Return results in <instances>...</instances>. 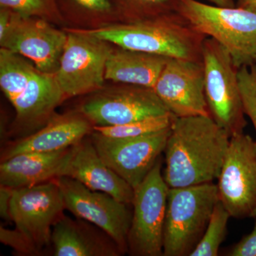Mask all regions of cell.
<instances>
[{
    "label": "cell",
    "mask_w": 256,
    "mask_h": 256,
    "mask_svg": "<svg viewBox=\"0 0 256 256\" xmlns=\"http://www.w3.org/2000/svg\"><path fill=\"white\" fill-rule=\"evenodd\" d=\"M12 191L13 188L0 185V216L6 222H12L10 212Z\"/></svg>",
    "instance_id": "cell-30"
},
{
    "label": "cell",
    "mask_w": 256,
    "mask_h": 256,
    "mask_svg": "<svg viewBox=\"0 0 256 256\" xmlns=\"http://www.w3.org/2000/svg\"><path fill=\"white\" fill-rule=\"evenodd\" d=\"M63 195L66 210L76 218L96 226L128 252V236L132 212L127 204L105 192L94 191L68 176L56 178Z\"/></svg>",
    "instance_id": "cell-10"
},
{
    "label": "cell",
    "mask_w": 256,
    "mask_h": 256,
    "mask_svg": "<svg viewBox=\"0 0 256 256\" xmlns=\"http://www.w3.org/2000/svg\"><path fill=\"white\" fill-rule=\"evenodd\" d=\"M220 201L214 182L170 188L163 235V256H190Z\"/></svg>",
    "instance_id": "cell-3"
},
{
    "label": "cell",
    "mask_w": 256,
    "mask_h": 256,
    "mask_svg": "<svg viewBox=\"0 0 256 256\" xmlns=\"http://www.w3.org/2000/svg\"><path fill=\"white\" fill-rule=\"evenodd\" d=\"M66 210L63 195L56 180L30 188H13L12 220L38 254L52 246L54 225Z\"/></svg>",
    "instance_id": "cell-8"
},
{
    "label": "cell",
    "mask_w": 256,
    "mask_h": 256,
    "mask_svg": "<svg viewBox=\"0 0 256 256\" xmlns=\"http://www.w3.org/2000/svg\"><path fill=\"white\" fill-rule=\"evenodd\" d=\"M64 98L55 74L37 70L24 92L11 102L16 110L18 124L28 128L47 124Z\"/></svg>",
    "instance_id": "cell-19"
},
{
    "label": "cell",
    "mask_w": 256,
    "mask_h": 256,
    "mask_svg": "<svg viewBox=\"0 0 256 256\" xmlns=\"http://www.w3.org/2000/svg\"><path fill=\"white\" fill-rule=\"evenodd\" d=\"M171 126L159 132L128 140H114L92 133V140L106 164L133 188L150 172L164 152Z\"/></svg>",
    "instance_id": "cell-11"
},
{
    "label": "cell",
    "mask_w": 256,
    "mask_h": 256,
    "mask_svg": "<svg viewBox=\"0 0 256 256\" xmlns=\"http://www.w3.org/2000/svg\"><path fill=\"white\" fill-rule=\"evenodd\" d=\"M12 12L9 10L1 8L0 11V40L4 36L11 22Z\"/></svg>",
    "instance_id": "cell-31"
},
{
    "label": "cell",
    "mask_w": 256,
    "mask_h": 256,
    "mask_svg": "<svg viewBox=\"0 0 256 256\" xmlns=\"http://www.w3.org/2000/svg\"><path fill=\"white\" fill-rule=\"evenodd\" d=\"M174 116L172 114L148 118L130 124L112 126H94L92 130L101 136L114 140H128L142 137L170 128Z\"/></svg>",
    "instance_id": "cell-22"
},
{
    "label": "cell",
    "mask_w": 256,
    "mask_h": 256,
    "mask_svg": "<svg viewBox=\"0 0 256 256\" xmlns=\"http://www.w3.org/2000/svg\"><path fill=\"white\" fill-rule=\"evenodd\" d=\"M92 130V122L80 112L52 116L36 132L6 146L2 162L22 153L53 152L72 148L86 138Z\"/></svg>",
    "instance_id": "cell-16"
},
{
    "label": "cell",
    "mask_w": 256,
    "mask_h": 256,
    "mask_svg": "<svg viewBox=\"0 0 256 256\" xmlns=\"http://www.w3.org/2000/svg\"><path fill=\"white\" fill-rule=\"evenodd\" d=\"M80 112L94 126H118L170 114L152 88L136 85L97 94L82 104Z\"/></svg>",
    "instance_id": "cell-12"
},
{
    "label": "cell",
    "mask_w": 256,
    "mask_h": 256,
    "mask_svg": "<svg viewBox=\"0 0 256 256\" xmlns=\"http://www.w3.org/2000/svg\"><path fill=\"white\" fill-rule=\"evenodd\" d=\"M86 220L63 215L52 229L55 256H119L124 254L105 232L96 230Z\"/></svg>",
    "instance_id": "cell-17"
},
{
    "label": "cell",
    "mask_w": 256,
    "mask_h": 256,
    "mask_svg": "<svg viewBox=\"0 0 256 256\" xmlns=\"http://www.w3.org/2000/svg\"><path fill=\"white\" fill-rule=\"evenodd\" d=\"M112 50L106 42L84 30H72L56 78L66 97L97 90L104 84L106 66Z\"/></svg>",
    "instance_id": "cell-9"
},
{
    "label": "cell",
    "mask_w": 256,
    "mask_h": 256,
    "mask_svg": "<svg viewBox=\"0 0 256 256\" xmlns=\"http://www.w3.org/2000/svg\"><path fill=\"white\" fill-rule=\"evenodd\" d=\"M73 146L53 152H26L2 162L0 185L30 188L60 178Z\"/></svg>",
    "instance_id": "cell-18"
},
{
    "label": "cell",
    "mask_w": 256,
    "mask_h": 256,
    "mask_svg": "<svg viewBox=\"0 0 256 256\" xmlns=\"http://www.w3.org/2000/svg\"><path fill=\"white\" fill-rule=\"evenodd\" d=\"M169 58L122 48L112 50L106 63L105 79L153 88Z\"/></svg>",
    "instance_id": "cell-20"
},
{
    "label": "cell",
    "mask_w": 256,
    "mask_h": 256,
    "mask_svg": "<svg viewBox=\"0 0 256 256\" xmlns=\"http://www.w3.org/2000/svg\"><path fill=\"white\" fill-rule=\"evenodd\" d=\"M205 95L210 117L230 138L246 126L238 70L228 50L212 38L202 44Z\"/></svg>",
    "instance_id": "cell-4"
},
{
    "label": "cell",
    "mask_w": 256,
    "mask_h": 256,
    "mask_svg": "<svg viewBox=\"0 0 256 256\" xmlns=\"http://www.w3.org/2000/svg\"><path fill=\"white\" fill-rule=\"evenodd\" d=\"M176 12L198 33L213 38L228 50L237 68L254 64L256 57V9L178 0Z\"/></svg>",
    "instance_id": "cell-2"
},
{
    "label": "cell",
    "mask_w": 256,
    "mask_h": 256,
    "mask_svg": "<svg viewBox=\"0 0 256 256\" xmlns=\"http://www.w3.org/2000/svg\"><path fill=\"white\" fill-rule=\"evenodd\" d=\"M124 4L136 9L176 12L178 0H120Z\"/></svg>",
    "instance_id": "cell-27"
},
{
    "label": "cell",
    "mask_w": 256,
    "mask_h": 256,
    "mask_svg": "<svg viewBox=\"0 0 256 256\" xmlns=\"http://www.w3.org/2000/svg\"><path fill=\"white\" fill-rule=\"evenodd\" d=\"M238 6L256 10V0H238Z\"/></svg>",
    "instance_id": "cell-33"
},
{
    "label": "cell",
    "mask_w": 256,
    "mask_h": 256,
    "mask_svg": "<svg viewBox=\"0 0 256 256\" xmlns=\"http://www.w3.org/2000/svg\"><path fill=\"white\" fill-rule=\"evenodd\" d=\"M252 66L254 67V68H255L256 70V57L255 60H254V64H252Z\"/></svg>",
    "instance_id": "cell-34"
},
{
    "label": "cell",
    "mask_w": 256,
    "mask_h": 256,
    "mask_svg": "<svg viewBox=\"0 0 256 256\" xmlns=\"http://www.w3.org/2000/svg\"><path fill=\"white\" fill-rule=\"evenodd\" d=\"M153 89L174 117L210 116L205 95L203 64L170 58Z\"/></svg>",
    "instance_id": "cell-13"
},
{
    "label": "cell",
    "mask_w": 256,
    "mask_h": 256,
    "mask_svg": "<svg viewBox=\"0 0 256 256\" xmlns=\"http://www.w3.org/2000/svg\"><path fill=\"white\" fill-rule=\"evenodd\" d=\"M249 67L239 68L238 77L244 112L252 120L256 133V70L252 66Z\"/></svg>",
    "instance_id": "cell-25"
},
{
    "label": "cell",
    "mask_w": 256,
    "mask_h": 256,
    "mask_svg": "<svg viewBox=\"0 0 256 256\" xmlns=\"http://www.w3.org/2000/svg\"><path fill=\"white\" fill-rule=\"evenodd\" d=\"M226 256H256V222L252 232L230 248Z\"/></svg>",
    "instance_id": "cell-28"
},
{
    "label": "cell",
    "mask_w": 256,
    "mask_h": 256,
    "mask_svg": "<svg viewBox=\"0 0 256 256\" xmlns=\"http://www.w3.org/2000/svg\"><path fill=\"white\" fill-rule=\"evenodd\" d=\"M161 158L134 188L128 252L134 256H163V235L170 188L163 176Z\"/></svg>",
    "instance_id": "cell-5"
},
{
    "label": "cell",
    "mask_w": 256,
    "mask_h": 256,
    "mask_svg": "<svg viewBox=\"0 0 256 256\" xmlns=\"http://www.w3.org/2000/svg\"><path fill=\"white\" fill-rule=\"evenodd\" d=\"M60 176L74 178L90 190L105 192L122 203L132 204L134 188L106 164L92 138H85L72 148Z\"/></svg>",
    "instance_id": "cell-15"
},
{
    "label": "cell",
    "mask_w": 256,
    "mask_h": 256,
    "mask_svg": "<svg viewBox=\"0 0 256 256\" xmlns=\"http://www.w3.org/2000/svg\"><path fill=\"white\" fill-rule=\"evenodd\" d=\"M230 217V214L222 202H217L206 230L190 256H218L220 245L226 236Z\"/></svg>",
    "instance_id": "cell-23"
},
{
    "label": "cell",
    "mask_w": 256,
    "mask_h": 256,
    "mask_svg": "<svg viewBox=\"0 0 256 256\" xmlns=\"http://www.w3.org/2000/svg\"><path fill=\"white\" fill-rule=\"evenodd\" d=\"M217 188L230 216L256 218V141L250 136L242 132L230 138Z\"/></svg>",
    "instance_id": "cell-7"
},
{
    "label": "cell",
    "mask_w": 256,
    "mask_h": 256,
    "mask_svg": "<svg viewBox=\"0 0 256 256\" xmlns=\"http://www.w3.org/2000/svg\"><path fill=\"white\" fill-rule=\"evenodd\" d=\"M174 22L172 18H162L84 31L124 50L194 60L191 35Z\"/></svg>",
    "instance_id": "cell-6"
},
{
    "label": "cell",
    "mask_w": 256,
    "mask_h": 256,
    "mask_svg": "<svg viewBox=\"0 0 256 256\" xmlns=\"http://www.w3.org/2000/svg\"><path fill=\"white\" fill-rule=\"evenodd\" d=\"M37 70L18 54L0 50V86L10 102L24 92Z\"/></svg>",
    "instance_id": "cell-21"
},
{
    "label": "cell",
    "mask_w": 256,
    "mask_h": 256,
    "mask_svg": "<svg viewBox=\"0 0 256 256\" xmlns=\"http://www.w3.org/2000/svg\"><path fill=\"white\" fill-rule=\"evenodd\" d=\"M0 240L4 245L14 249L15 252L21 256L40 255L26 238L20 233L18 229L10 230L0 226Z\"/></svg>",
    "instance_id": "cell-26"
},
{
    "label": "cell",
    "mask_w": 256,
    "mask_h": 256,
    "mask_svg": "<svg viewBox=\"0 0 256 256\" xmlns=\"http://www.w3.org/2000/svg\"><path fill=\"white\" fill-rule=\"evenodd\" d=\"M74 4L86 11L108 13L112 10L110 0H70Z\"/></svg>",
    "instance_id": "cell-29"
},
{
    "label": "cell",
    "mask_w": 256,
    "mask_h": 256,
    "mask_svg": "<svg viewBox=\"0 0 256 256\" xmlns=\"http://www.w3.org/2000/svg\"><path fill=\"white\" fill-rule=\"evenodd\" d=\"M208 1L216 6H226V8L235 6L234 0H208Z\"/></svg>",
    "instance_id": "cell-32"
},
{
    "label": "cell",
    "mask_w": 256,
    "mask_h": 256,
    "mask_svg": "<svg viewBox=\"0 0 256 256\" xmlns=\"http://www.w3.org/2000/svg\"><path fill=\"white\" fill-rule=\"evenodd\" d=\"M0 6L23 18H43L57 13L56 0H0Z\"/></svg>",
    "instance_id": "cell-24"
},
{
    "label": "cell",
    "mask_w": 256,
    "mask_h": 256,
    "mask_svg": "<svg viewBox=\"0 0 256 256\" xmlns=\"http://www.w3.org/2000/svg\"><path fill=\"white\" fill-rule=\"evenodd\" d=\"M66 40L67 34L52 28L45 20L23 18L12 12L11 22L0 44L33 60L42 73L55 74Z\"/></svg>",
    "instance_id": "cell-14"
},
{
    "label": "cell",
    "mask_w": 256,
    "mask_h": 256,
    "mask_svg": "<svg viewBox=\"0 0 256 256\" xmlns=\"http://www.w3.org/2000/svg\"><path fill=\"white\" fill-rule=\"evenodd\" d=\"M229 142L210 116L175 117L164 151L166 184L184 188L218 180Z\"/></svg>",
    "instance_id": "cell-1"
}]
</instances>
